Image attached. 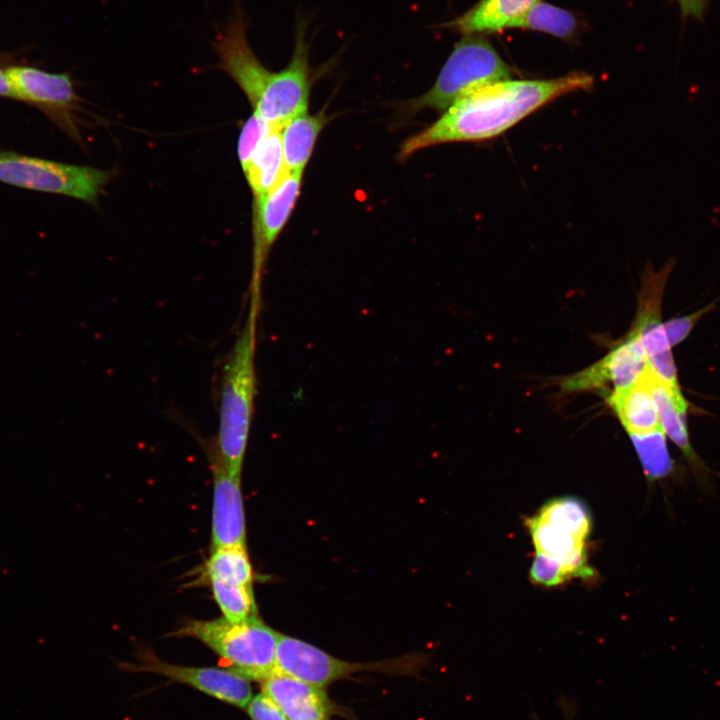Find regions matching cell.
Wrapping results in <instances>:
<instances>
[{"label": "cell", "instance_id": "484cf974", "mask_svg": "<svg viewBox=\"0 0 720 720\" xmlns=\"http://www.w3.org/2000/svg\"><path fill=\"white\" fill-rule=\"evenodd\" d=\"M273 129L276 128L262 120L255 113L245 122L240 132L237 145L238 159L243 172L247 169L250 159L258 145Z\"/></svg>", "mask_w": 720, "mask_h": 720}, {"label": "cell", "instance_id": "f1b7e54d", "mask_svg": "<svg viewBox=\"0 0 720 720\" xmlns=\"http://www.w3.org/2000/svg\"><path fill=\"white\" fill-rule=\"evenodd\" d=\"M246 710L251 720H288L277 704L262 691L252 696Z\"/></svg>", "mask_w": 720, "mask_h": 720}, {"label": "cell", "instance_id": "5b68a950", "mask_svg": "<svg viewBox=\"0 0 720 720\" xmlns=\"http://www.w3.org/2000/svg\"><path fill=\"white\" fill-rule=\"evenodd\" d=\"M109 171L0 152V182L25 189L69 196L95 204L110 180Z\"/></svg>", "mask_w": 720, "mask_h": 720}, {"label": "cell", "instance_id": "e0dca14e", "mask_svg": "<svg viewBox=\"0 0 720 720\" xmlns=\"http://www.w3.org/2000/svg\"><path fill=\"white\" fill-rule=\"evenodd\" d=\"M539 0H480L464 14L441 25L466 34L493 33L511 28Z\"/></svg>", "mask_w": 720, "mask_h": 720}, {"label": "cell", "instance_id": "7402d4cb", "mask_svg": "<svg viewBox=\"0 0 720 720\" xmlns=\"http://www.w3.org/2000/svg\"><path fill=\"white\" fill-rule=\"evenodd\" d=\"M643 472L649 482L666 479L675 472V462L668 451L663 430L630 434Z\"/></svg>", "mask_w": 720, "mask_h": 720}, {"label": "cell", "instance_id": "ffe728a7", "mask_svg": "<svg viewBox=\"0 0 720 720\" xmlns=\"http://www.w3.org/2000/svg\"><path fill=\"white\" fill-rule=\"evenodd\" d=\"M205 576L228 584L252 586L253 570L246 547L228 546L211 550Z\"/></svg>", "mask_w": 720, "mask_h": 720}, {"label": "cell", "instance_id": "5bb4252c", "mask_svg": "<svg viewBox=\"0 0 720 720\" xmlns=\"http://www.w3.org/2000/svg\"><path fill=\"white\" fill-rule=\"evenodd\" d=\"M646 375L665 435L681 450L698 482L705 487L710 482L709 472L691 444L687 429L688 403L680 387L664 382L649 367Z\"/></svg>", "mask_w": 720, "mask_h": 720}, {"label": "cell", "instance_id": "6da1fadb", "mask_svg": "<svg viewBox=\"0 0 720 720\" xmlns=\"http://www.w3.org/2000/svg\"><path fill=\"white\" fill-rule=\"evenodd\" d=\"M593 82L590 74L574 71L557 78L507 79L489 84L459 99L434 123L406 139L398 157L405 160L435 145L496 138L548 103L590 90Z\"/></svg>", "mask_w": 720, "mask_h": 720}, {"label": "cell", "instance_id": "ac0fdd59", "mask_svg": "<svg viewBox=\"0 0 720 720\" xmlns=\"http://www.w3.org/2000/svg\"><path fill=\"white\" fill-rule=\"evenodd\" d=\"M327 123L324 112L302 113L290 119L280 130L286 170L302 173L309 162L317 138Z\"/></svg>", "mask_w": 720, "mask_h": 720}, {"label": "cell", "instance_id": "4fadbf2b", "mask_svg": "<svg viewBox=\"0 0 720 720\" xmlns=\"http://www.w3.org/2000/svg\"><path fill=\"white\" fill-rule=\"evenodd\" d=\"M213 474L211 550L246 547V525L241 476L230 473L215 449L210 453Z\"/></svg>", "mask_w": 720, "mask_h": 720}, {"label": "cell", "instance_id": "2e32d148", "mask_svg": "<svg viewBox=\"0 0 720 720\" xmlns=\"http://www.w3.org/2000/svg\"><path fill=\"white\" fill-rule=\"evenodd\" d=\"M607 401L629 434L663 430L646 371L630 386L614 390Z\"/></svg>", "mask_w": 720, "mask_h": 720}, {"label": "cell", "instance_id": "4dcf8cb0", "mask_svg": "<svg viewBox=\"0 0 720 720\" xmlns=\"http://www.w3.org/2000/svg\"><path fill=\"white\" fill-rule=\"evenodd\" d=\"M0 97L15 98L14 91L6 76L5 70L0 68Z\"/></svg>", "mask_w": 720, "mask_h": 720}, {"label": "cell", "instance_id": "d4e9b609", "mask_svg": "<svg viewBox=\"0 0 720 720\" xmlns=\"http://www.w3.org/2000/svg\"><path fill=\"white\" fill-rule=\"evenodd\" d=\"M213 597L224 618L240 622L258 616L252 586L228 584L211 580Z\"/></svg>", "mask_w": 720, "mask_h": 720}, {"label": "cell", "instance_id": "7c38bea8", "mask_svg": "<svg viewBox=\"0 0 720 720\" xmlns=\"http://www.w3.org/2000/svg\"><path fill=\"white\" fill-rule=\"evenodd\" d=\"M649 367L644 348L634 330L613 350L591 366L564 378L561 389L567 392L600 388L608 383L614 390L635 383Z\"/></svg>", "mask_w": 720, "mask_h": 720}, {"label": "cell", "instance_id": "30bf717a", "mask_svg": "<svg viewBox=\"0 0 720 720\" xmlns=\"http://www.w3.org/2000/svg\"><path fill=\"white\" fill-rule=\"evenodd\" d=\"M137 664L121 665L127 671L151 672L186 684L229 705L246 708L252 698L250 680L232 669L180 666L165 662L151 650L142 648Z\"/></svg>", "mask_w": 720, "mask_h": 720}, {"label": "cell", "instance_id": "52a82bcc", "mask_svg": "<svg viewBox=\"0 0 720 720\" xmlns=\"http://www.w3.org/2000/svg\"><path fill=\"white\" fill-rule=\"evenodd\" d=\"M307 28L306 19L299 17L295 28L294 50L288 65L278 72L271 71L252 106L253 113L278 129L308 109L312 69L309 64Z\"/></svg>", "mask_w": 720, "mask_h": 720}, {"label": "cell", "instance_id": "83f0119b", "mask_svg": "<svg viewBox=\"0 0 720 720\" xmlns=\"http://www.w3.org/2000/svg\"><path fill=\"white\" fill-rule=\"evenodd\" d=\"M717 301L710 303L703 308L677 318H673L664 323V329L668 342L671 347L681 343L692 331L696 323L711 309L714 308Z\"/></svg>", "mask_w": 720, "mask_h": 720}, {"label": "cell", "instance_id": "7a4b0ae2", "mask_svg": "<svg viewBox=\"0 0 720 720\" xmlns=\"http://www.w3.org/2000/svg\"><path fill=\"white\" fill-rule=\"evenodd\" d=\"M259 313L247 319L222 367L215 451L230 473L241 476L257 393L256 329Z\"/></svg>", "mask_w": 720, "mask_h": 720}, {"label": "cell", "instance_id": "9c48e42d", "mask_svg": "<svg viewBox=\"0 0 720 720\" xmlns=\"http://www.w3.org/2000/svg\"><path fill=\"white\" fill-rule=\"evenodd\" d=\"M302 177V173L288 172L271 191L254 199V249L249 308L256 312H260L261 278L267 255L295 207Z\"/></svg>", "mask_w": 720, "mask_h": 720}, {"label": "cell", "instance_id": "1f68e13d", "mask_svg": "<svg viewBox=\"0 0 720 720\" xmlns=\"http://www.w3.org/2000/svg\"><path fill=\"white\" fill-rule=\"evenodd\" d=\"M562 711L564 714V720H573L575 715V709L570 703H562Z\"/></svg>", "mask_w": 720, "mask_h": 720}, {"label": "cell", "instance_id": "d6986e66", "mask_svg": "<svg viewBox=\"0 0 720 720\" xmlns=\"http://www.w3.org/2000/svg\"><path fill=\"white\" fill-rule=\"evenodd\" d=\"M281 129H273L254 151L245 170L254 199L271 191L288 173L284 164Z\"/></svg>", "mask_w": 720, "mask_h": 720}, {"label": "cell", "instance_id": "ba28073f", "mask_svg": "<svg viewBox=\"0 0 720 720\" xmlns=\"http://www.w3.org/2000/svg\"><path fill=\"white\" fill-rule=\"evenodd\" d=\"M675 264L676 259L671 257L657 271L651 264L646 266L641 276L638 309L631 329L639 336L651 371L669 385L679 387L671 346L661 322L664 290Z\"/></svg>", "mask_w": 720, "mask_h": 720}, {"label": "cell", "instance_id": "cb8c5ba5", "mask_svg": "<svg viewBox=\"0 0 720 720\" xmlns=\"http://www.w3.org/2000/svg\"><path fill=\"white\" fill-rule=\"evenodd\" d=\"M527 523L538 553L562 562L571 555L585 550L584 541L561 528L541 520L536 515L530 518Z\"/></svg>", "mask_w": 720, "mask_h": 720}, {"label": "cell", "instance_id": "f546056e", "mask_svg": "<svg viewBox=\"0 0 720 720\" xmlns=\"http://www.w3.org/2000/svg\"><path fill=\"white\" fill-rule=\"evenodd\" d=\"M708 0H677L684 16L701 18Z\"/></svg>", "mask_w": 720, "mask_h": 720}, {"label": "cell", "instance_id": "44dd1931", "mask_svg": "<svg viewBox=\"0 0 720 720\" xmlns=\"http://www.w3.org/2000/svg\"><path fill=\"white\" fill-rule=\"evenodd\" d=\"M511 28L535 30L568 40L576 34L578 20L570 11L539 0Z\"/></svg>", "mask_w": 720, "mask_h": 720}, {"label": "cell", "instance_id": "4316f807", "mask_svg": "<svg viewBox=\"0 0 720 720\" xmlns=\"http://www.w3.org/2000/svg\"><path fill=\"white\" fill-rule=\"evenodd\" d=\"M530 578L544 586H556L569 579L559 560L538 552L530 568Z\"/></svg>", "mask_w": 720, "mask_h": 720}, {"label": "cell", "instance_id": "277c9868", "mask_svg": "<svg viewBox=\"0 0 720 720\" xmlns=\"http://www.w3.org/2000/svg\"><path fill=\"white\" fill-rule=\"evenodd\" d=\"M512 68L481 34H466L458 41L432 87L406 104V111L443 112L459 99L489 84L511 79Z\"/></svg>", "mask_w": 720, "mask_h": 720}, {"label": "cell", "instance_id": "9a60e30c", "mask_svg": "<svg viewBox=\"0 0 720 720\" xmlns=\"http://www.w3.org/2000/svg\"><path fill=\"white\" fill-rule=\"evenodd\" d=\"M261 688L288 720H329L337 712L325 688L286 674L275 672L261 682Z\"/></svg>", "mask_w": 720, "mask_h": 720}, {"label": "cell", "instance_id": "8992f818", "mask_svg": "<svg viewBox=\"0 0 720 720\" xmlns=\"http://www.w3.org/2000/svg\"><path fill=\"white\" fill-rule=\"evenodd\" d=\"M422 664L416 656L376 662H349L324 652L298 638L279 633L276 649V672L292 676L318 687L350 678L361 672L411 674Z\"/></svg>", "mask_w": 720, "mask_h": 720}, {"label": "cell", "instance_id": "3957f363", "mask_svg": "<svg viewBox=\"0 0 720 720\" xmlns=\"http://www.w3.org/2000/svg\"><path fill=\"white\" fill-rule=\"evenodd\" d=\"M279 632L258 616L234 622L223 616L212 620H188L170 636L192 637L232 664L248 678L262 682L276 672Z\"/></svg>", "mask_w": 720, "mask_h": 720}, {"label": "cell", "instance_id": "603a6c76", "mask_svg": "<svg viewBox=\"0 0 720 720\" xmlns=\"http://www.w3.org/2000/svg\"><path fill=\"white\" fill-rule=\"evenodd\" d=\"M536 516L584 542L591 532L589 511L580 500L574 497L553 499L546 503Z\"/></svg>", "mask_w": 720, "mask_h": 720}, {"label": "cell", "instance_id": "8fae6325", "mask_svg": "<svg viewBox=\"0 0 720 720\" xmlns=\"http://www.w3.org/2000/svg\"><path fill=\"white\" fill-rule=\"evenodd\" d=\"M5 73L16 99L38 106L67 131L76 130L72 114L79 97L68 74L28 66H11Z\"/></svg>", "mask_w": 720, "mask_h": 720}]
</instances>
